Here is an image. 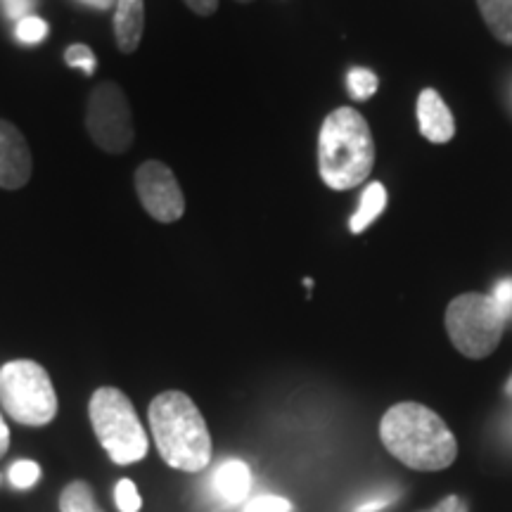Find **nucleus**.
<instances>
[{"label":"nucleus","instance_id":"f257e3e1","mask_svg":"<svg viewBox=\"0 0 512 512\" xmlns=\"http://www.w3.org/2000/svg\"><path fill=\"white\" fill-rule=\"evenodd\" d=\"M380 441L415 472H441L458 458V439L444 418L415 401H401L380 420Z\"/></svg>","mask_w":512,"mask_h":512},{"label":"nucleus","instance_id":"f03ea898","mask_svg":"<svg viewBox=\"0 0 512 512\" xmlns=\"http://www.w3.org/2000/svg\"><path fill=\"white\" fill-rule=\"evenodd\" d=\"M375 164L370 126L354 107H337L318 133V174L332 190H351L368 181Z\"/></svg>","mask_w":512,"mask_h":512},{"label":"nucleus","instance_id":"7ed1b4c3","mask_svg":"<svg viewBox=\"0 0 512 512\" xmlns=\"http://www.w3.org/2000/svg\"><path fill=\"white\" fill-rule=\"evenodd\" d=\"M150 427L157 451L169 467L181 472H202L211 460V434L200 408L188 394L162 392L150 403Z\"/></svg>","mask_w":512,"mask_h":512},{"label":"nucleus","instance_id":"20e7f679","mask_svg":"<svg viewBox=\"0 0 512 512\" xmlns=\"http://www.w3.org/2000/svg\"><path fill=\"white\" fill-rule=\"evenodd\" d=\"M91 425L102 448L117 465H131L145 458L147 434L136 408L117 387H100L88 403Z\"/></svg>","mask_w":512,"mask_h":512},{"label":"nucleus","instance_id":"39448f33","mask_svg":"<svg viewBox=\"0 0 512 512\" xmlns=\"http://www.w3.org/2000/svg\"><path fill=\"white\" fill-rule=\"evenodd\" d=\"M505 316L491 294L465 292L446 309V332L451 344L465 358L482 361L501 344Z\"/></svg>","mask_w":512,"mask_h":512},{"label":"nucleus","instance_id":"423d86ee","mask_svg":"<svg viewBox=\"0 0 512 512\" xmlns=\"http://www.w3.org/2000/svg\"><path fill=\"white\" fill-rule=\"evenodd\" d=\"M0 403L12 420L27 427L48 425L57 415V394L48 370L27 358L0 368Z\"/></svg>","mask_w":512,"mask_h":512},{"label":"nucleus","instance_id":"0eeeda50","mask_svg":"<svg viewBox=\"0 0 512 512\" xmlns=\"http://www.w3.org/2000/svg\"><path fill=\"white\" fill-rule=\"evenodd\" d=\"M86 128L93 143L107 155H121L133 143L131 105L117 83L105 81L88 98Z\"/></svg>","mask_w":512,"mask_h":512},{"label":"nucleus","instance_id":"6e6552de","mask_svg":"<svg viewBox=\"0 0 512 512\" xmlns=\"http://www.w3.org/2000/svg\"><path fill=\"white\" fill-rule=\"evenodd\" d=\"M140 204L159 223H176L185 214V197L174 171L162 162H145L136 171Z\"/></svg>","mask_w":512,"mask_h":512},{"label":"nucleus","instance_id":"1a4fd4ad","mask_svg":"<svg viewBox=\"0 0 512 512\" xmlns=\"http://www.w3.org/2000/svg\"><path fill=\"white\" fill-rule=\"evenodd\" d=\"M34 159L27 138L10 121L0 119V188L19 190L29 183Z\"/></svg>","mask_w":512,"mask_h":512},{"label":"nucleus","instance_id":"9d476101","mask_svg":"<svg viewBox=\"0 0 512 512\" xmlns=\"http://www.w3.org/2000/svg\"><path fill=\"white\" fill-rule=\"evenodd\" d=\"M415 112H418L420 133L430 140V143L444 145L456 136V119H453L444 98H441L434 88H425V91L420 93Z\"/></svg>","mask_w":512,"mask_h":512},{"label":"nucleus","instance_id":"9b49d317","mask_svg":"<svg viewBox=\"0 0 512 512\" xmlns=\"http://www.w3.org/2000/svg\"><path fill=\"white\" fill-rule=\"evenodd\" d=\"M114 36L121 53H136L145 29V0H117L114 5Z\"/></svg>","mask_w":512,"mask_h":512},{"label":"nucleus","instance_id":"f8f14e48","mask_svg":"<svg viewBox=\"0 0 512 512\" xmlns=\"http://www.w3.org/2000/svg\"><path fill=\"white\" fill-rule=\"evenodd\" d=\"M252 486V472L242 460H226L211 477V491L226 503H242Z\"/></svg>","mask_w":512,"mask_h":512},{"label":"nucleus","instance_id":"ddd939ff","mask_svg":"<svg viewBox=\"0 0 512 512\" xmlns=\"http://www.w3.org/2000/svg\"><path fill=\"white\" fill-rule=\"evenodd\" d=\"M361 204H358L356 214L351 216L349 221V228L351 233H363L370 223H373L377 216L382 214L384 207H387V190H384L382 183H368V188L363 190L361 200H358Z\"/></svg>","mask_w":512,"mask_h":512},{"label":"nucleus","instance_id":"4468645a","mask_svg":"<svg viewBox=\"0 0 512 512\" xmlns=\"http://www.w3.org/2000/svg\"><path fill=\"white\" fill-rule=\"evenodd\" d=\"M482 17L498 41L512 46V0H477Z\"/></svg>","mask_w":512,"mask_h":512},{"label":"nucleus","instance_id":"2eb2a0df","mask_svg":"<svg viewBox=\"0 0 512 512\" xmlns=\"http://www.w3.org/2000/svg\"><path fill=\"white\" fill-rule=\"evenodd\" d=\"M60 510L62 512H105L100 508V503L95 501L91 484L86 482H72L64 486L60 496Z\"/></svg>","mask_w":512,"mask_h":512},{"label":"nucleus","instance_id":"dca6fc26","mask_svg":"<svg viewBox=\"0 0 512 512\" xmlns=\"http://www.w3.org/2000/svg\"><path fill=\"white\" fill-rule=\"evenodd\" d=\"M377 76L370 72V69H351L349 76H347V86H349V95L358 102L373 98L375 91H377Z\"/></svg>","mask_w":512,"mask_h":512},{"label":"nucleus","instance_id":"f3484780","mask_svg":"<svg viewBox=\"0 0 512 512\" xmlns=\"http://www.w3.org/2000/svg\"><path fill=\"white\" fill-rule=\"evenodd\" d=\"M114 503H117L119 512H140L143 508V498H140L136 484L131 479H119L114 486Z\"/></svg>","mask_w":512,"mask_h":512},{"label":"nucleus","instance_id":"a211bd4d","mask_svg":"<svg viewBox=\"0 0 512 512\" xmlns=\"http://www.w3.org/2000/svg\"><path fill=\"white\" fill-rule=\"evenodd\" d=\"M38 479H41V465L34 463V460H19L10 467V482L17 489H31V486H36Z\"/></svg>","mask_w":512,"mask_h":512},{"label":"nucleus","instance_id":"6ab92c4d","mask_svg":"<svg viewBox=\"0 0 512 512\" xmlns=\"http://www.w3.org/2000/svg\"><path fill=\"white\" fill-rule=\"evenodd\" d=\"M46 36H48V24L43 22L41 17L29 15V17L19 19V22H17V38L22 43H27V46L41 43Z\"/></svg>","mask_w":512,"mask_h":512},{"label":"nucleus","instance_id":"aec40b11","mask_svg":"<svg viewBox=\"0 0 512 512\" xmlns=\"http://www.w3.org/2000/svg\"><path fill=\"white\" fill-rule=\"evenodd\" d=\"M64 62H67L69 67L83 69V72H86V74H93L95 72V55H93V50L88 48V46H83V43L69 46L67 53H64Z\"/></svg>","mask_w":512,"mask_h":512},{"label":"nucleus","instance_id":"412c9836","mask_svg":"<svg viewBox=\"0 0 512 512\" xmlns=\"http://www.w3.org/2000/svg\"><path fill=\"white\" fill-rule=\"evenodd\" d=\"M245 512H292V503L280 496H259L247 503Z\"/></svg>","mask_w":512,"mask_h":512},{"label":"nucleus","instance_id":"4be33fe9","mask_svg":"<svg viewBox=\"0 0 512 512\" xmlns=\"http://www.w3.org/2000/svg\"><path fill=\"white\" fill-rule=\"evenodd\" d=\"M491 297H494V302L498 304V309H501L505 320H510L512 318V278L501 280V283L494 287V294H491Z\"/></svg>","mask_w":512,"mask_h":512},{"label":"nucleus","instance_id":"5701e85b","mask_svg":"<svg viewBox=\"0 0 512 512\" xmlns=\"http://www.w3.org/2000/svg\"><path fill=\"white\" fill-rule=\"evenodd\" d=\"M183 3L200 17H211L219 10V0H183Z\"/></svg>","mask_w":512,"mask_h":512},{"label":"nucleus","instance_id":"b1692460","mask_svg":"<svg viewBox=\"0 0 512 512\" xmlns=\"http://www.w3.org/2000/svg\"><path fill=\"white\" fill-rule=\"evenodd\" d=\"M3 5H5V10H8V15L10 17H19V19H24V17H29V10H31V0H3Z\"/></svg>","mask_w":512,"mask_h":512},{"label":"nucleus","instance_id":"393cba45","mask_svg":"<svg viewBox=\"0 0 512 512\" xmlns=\"http://www.w3.org/2000/svg\"><path fill=\"white\" fill-rule=\"evenodd\" d=\"M463 510H465L463 501H460V498L453 494V496H446L444 501H439L437 505H434V508L425 510V512H463Z\"/></svg>","mask_w":512,"mask_h":512},{"label":"nucleus","instance_id":"a878e982","mask_svg":"<svg viewBox=\"0 0 512 512\" xmlns=\"http://www.w3.org/2000/svg\"><path fill=\"white\" fill-rule=\"evenodd\" d=\"M8 446H10V430H8V425H5L3 415H0V458L8 453Z\"/></svg>","mask_w":512,"mask_h":512},{"label":"nucleus","instance_id":"bb28decb","mask_svg":"<svg viewBox=\"0 0 512 512\" xmlns=\"http://www.w3.org/2000/svg\"><path fill=\"white\" fill-rule=\"evenodd\" d=\"M81 3L91 5V8H98V10H110L112 5H117V0H81Z\"/></svg>","mask_w":512,"mask_h":512},{"label":"nucleus","instance_id":"cd10ccee","mask_svg":"<svg viewBox=\"0 0 512 512\" xmlns=\"http://www.w3.org/2000/svg\"><path fill=\"white\" fill-rule=\"evenodd\" d=\"M505 394H508L512 399V375L508 377V382H505Z\"/></svg>","mask_w":512,"mask_h":512},{"label":"nucleus","instance_id":"c85d7f7f","mask_svg":"<svg viewBox=\"0 0 512 512\" xmlns=\"http://www.w3.org/2000/svg\"><path fill=\"white\" fill-rule=\"evenodd\" d=\"M238 3H252V0H238Z\"/></svg>","mask_w":512,"mask_h":512}]
</instances>
